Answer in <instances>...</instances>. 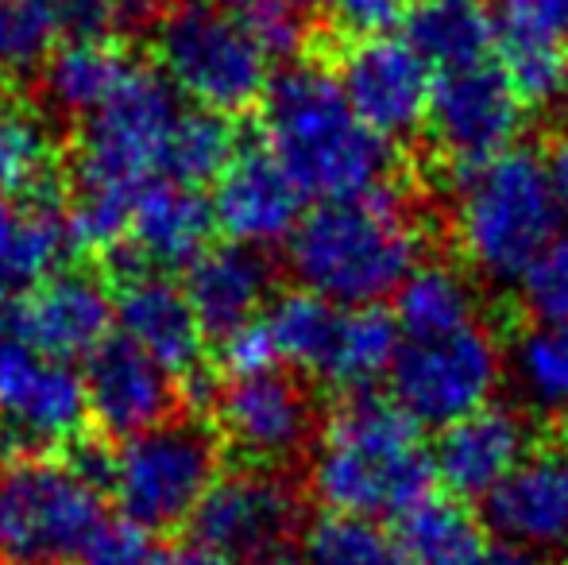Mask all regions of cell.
Masks as SVG:
<instances>
[{
	"label": "cell",
	"mask_w": 568,
	"mask_h": 565,
	"mask_svg": "<svg viewBox=\"0 0 568 565\" xmlns=\"http://www.w3.org/2000/svg\"><path fill=\"white\" fill-rule=\"evenodd\" d=\"M302 291L344 310L379 306L422 268V221L395 186L317 202L286 241Z\"/></svg>",
	"instance_id": "6da1fadb"
},
{
	"label": "cell",
	"mask_w": 568,
	"mask_h": 565,
	"mask_svg": "<svg viewBox=\"0 0 568 565\" xmlns=\"http://www.w3.org/2000/svg\"><path fill=\"white\" fill-rule=\"evenodd\" d=\"M263 148L314 202H341L390 186V143L379 140L322 62H294L260 101Z\"/></svg>",
	"instance_id": "7a4b0ae2"
},
{
	"label": "cell",
	"mask_w": 568,
	"mask_h": 565,
	"mask_svg": "<svg viewBox=\"0 0 568 565\" xmlns=\"http://www.w3.org/2000/svg\"><path fill=\"white\" fill-rule=\"evenodd\" d=\"M434 453L422 426L390 400L348 395L322 426L306 461V488L325 512L359 519H398L434 492Z\"/></svg>",
	"instance_id": "3957f363"
},
{
	"label": "cell",
	"mask_w": 568,
	"mask_h": 565,
	"mask_svg": "<svg viewBox=\"0 0 568 565\" xmlns=\"http://www.w3.org/2000/svg\"><path fill=\"white\" fill-rule=\"evenodd\" d=\"M546 159L510 148L468 171H453V233L464 264L484 283L523 286L561 236Z\"/></svg>",
	"instance_id": "277c9868"
},
{
	"label": "cell",
	"mask_w": 568,
	"mask_h": 565,
	"mask_svg": "<svg viewBox=\"0 0 568 565\" xmlns=\"http://www.w3.org/2000/svg\"><path fill=\"white\" fill-rule=\"evenodd\" d=\"M221 457L225 445L213 423L174 415L109 450V496L124 523L148 535H171L190 527L202 500L217 484Z\"/></svg>",
	"instance_id": "5b68a950"
},
{
	"label": "cell",
	"mask_w": 568,
	"mask_h": 565,
	"mask_svg": "<svg viewBox=\"0 0 568 565\" xmlns=\"http://www.w3.org/2000/svg\"><path fill=\"white\" fill-rule=\"evenodd\" d=\"M151 47L159 74L194 109L244 113L260 105L271 85V59L221 0H171L151 28Z\"/></svg>",
	"instance_id": "8992f818"
},
{
	"label": "cell",
	"mask_w": 568,
	"mask_h": 565,
	"mask_svg": "<svg viewBox=\"0 0 568 565\" xmlns=\"http://www.w3.org/2000/svg\"><path fill=\"white\" fill-rule=\"evenodd\" d=\"M105 523V492L67 457L0 465V565H82Z\"/></svg>",
	"instance_id": "52a82bcc"
},
{
	"label": "cell",
	"mask_w": 568,
	"mask_h": 565,
	"mask_svg": "<svg viewBox=\"0 0 568 565\" xmlns=\"http://www.w3.org/2000/svg\"><path fill=\"white\" fill-rule=\"evenodd\" d=\"M90 423L85 380L74 364L31 349L0 306V465L67 453Z\"/></svg>",
	"instance_id": "ba28073f"
},
{
	"label": "cell",
	"mask_w": 568,
	"mask_h": 565,
	"mask_svg": "<svg viewBox=\"0 0 568 565\" xmlns=\"http://www.w3.org/2000/svg\"><path fill=\"white\" fill-rule=\"evenodd\" d=\"M306 492L291 473L229 468L190 519V543L229 565H302Z\"/></svg>",
	"instance_id": "9c48e42d"
},
{
	"label": "cell",
	"mask_w": 568,
	"mask_h": 565,
	"mask_svg": "<svg viewBox=\"0 0 568 565\" xmlns=\"http://www.w3.org/2000/svg\"><path fill=\"white\" fill-rule=\"evenodd\" d=\"M507 372L491 325L471 322L442 337H403L387 372L390 403L418 426H453L487 407Z\"/></svg>",
	"instance_id": "30bf717a"
},
{
	"label": "cell",
	"mask_w": 568,
	"mask_h": 565,
	"mask_svg": "<svg viewBox=\"0 0 568 565\" xmlns=\"http://www.w3.org/2000/svg\"><path fill=\"white\" fill-rule=\"evenodd\" d=\"M210 411L221 445L244 468L291 473L294 465H306L322 437L314 392L291 369L229 376L213 387Z\"/></svg>",
	"instance_id": "8fae6325"
},
{
	"label": "cell",
	"mask_w": 568,
	"mask_h": 565,
	"mask_svg": "<svg viewBox=\"0 0 568 565\" xmlns=\"http://www.w3.org/2000/svg\"><path fill=\"white\" fill-rule=\"evenodd\" d=\"M337 82L356 117L379 140L398 143L426 132L434 70L406 36H359L337 59Z\"/></svg>",
	"instance_id": "7c38bea8"
},
{
	"label": "cell",
	"mask_w": 568,
	"mask_h": 565,
	"mask_svg": "<svg viewBox=\"0 0 568 565\" xmlns=\"http://www.w3.org/2000/svg\"><path fill=\"white\" fill-rule=\"evenodd\" d=\"M523 129L526 105L495 59L434 78L426 132L453 171H468L518 148L515 140L523 137Z\"/></svg>",
	"instance_id": "4fadbf2b"
},
{
	"label": "cell",
	"mask_w": 568,
	"mask_h": 565,
	"mask_svg": "<svg viewBox=\"0 0 568 565\" xmlns=\"http://www.w3.org/2000/svg\"><path fill=\"white\" fill-rule=\"evenodd\" d=\"M484 527L503 546L557 554L568 546V437L526 450L507 481L484 500Z\"/></svg>",
	"instance_id": "5bb4252c"
},
{
	"label": "cell",
	"mask_w": 568,
	"mask_h": 565,
	"mask_svg": "<svg viewBox=\"0 0 568 565\" xmlns=\"http://www.w3.org/2000/svg\"><path fill=\"white\" fill-rule=\"evenodd\" d=\"M12 322L31 349L74 364L90 361L109 341L116 302L101 275L62 268L39 286H31L20 302H12Z\"/></svg>",
	"instance_id": "9a60e30c"
},
{
	"label": "cell",
	"mask_w": 568,
	"mask_h": 565,
	"mask_svg": "<svg viewBox=\"0 0 568 565\" xmlns=\"http://www.w3.org/2000/svg\"><path fill=\"white\" fill-rule=\"evenodd\" d=\"M302 194L291 174L267 148H240L217 182H213V221L232 244L263 249L286 244L298 229Z\"/></svg>",
	"instance_id": "2e32d148"
},
{
	"label": "cell",
	"mask_w": 568,
	"mask_h": 565,
	"mask_svg": "<svg viewBox=\"0 0 568 565\" xmlns=\"http://www.w3.org/2000/svg\"><path fill=\"white\" fill-rule=\"evenodd\" d=\"M113 286L120 337L140 349L143 356H151L174 380L197 376L210 337H205L182 283H174L163 272H135Z\"/></svg>",
	"instance_id": "e0dca14e"
},
{
	"label": "cell",
	"mask_w": 568,
	"mask_h": 565,
	"mask_svg": "<svg viewBox=\"0 0 568 565\" xmlns=\"http://www.w3.org/2000/svg\"><path fill=\"white\" fill-rule=\"evenodd\" d=\"M82 380L90 423L113 442H128V437L174 418V403H179L174 376L135 345H128L124 337H109L85 361Z\"/></svg>",
	"instance_id": "ac0fdd59"
},
{
	"label": "cell",
	"mask_w": 568,
	"mask_h": 565,
	"mask_svg": "<svg viewBox=\"0 0 568 565\" xmlns=\"http://www.w3.org/2000/svg\"><path fill=\"white\" fill-rule=\"evenodd\" d=\"M186 291L205 337L221 341L255 325L275 302V264L263 249L247 244H210L194 264L186 268Z\"/></svg>",
	"instance_id": "d6986e66"
},
{
	"label": "cell",
	"mask_w": 568,
	"mask_h": 565,
	"mask_svg": "<svg viewBox=\"0 0 568 565\" xmlns=\"http://www.w3.org/2000/svg\"><path fill=\"white\" fill-rule=\"evenodd\" d=\"M530 450V426L515 407L487 403L476 415L445 426L437 434L434 453V476L449 488L456 500H479L484 504L507 473L526 457Z\"/></svg>",
	"instance_id": "ffe728a7"
},
{
	"label": "cell",
	"mask_w": 568,
	"mask_h": 565,
	"mask_svg": "<svg viewBox=\"0 0 568 565\" xmlns=\"http://www.w3.org/2000/svg\"><path fill=\"white\" fill-rule=\"evenodd\" d=\"M217 221L202 190L155 179L140 194L128 225V249L143 268L171 275L174 268H190L213 244Z\"/></svg>",
	"instance_id": "44dd1931"
},
{
	"label": "cell",
	"mask_w": 568,
	"mask_h": 565,
	"mask_svg": "<svg viewBox=\"0 0 568 565\" xmlns=\"http://www.w3.org/2000/svg\"><path fill=\"white\" fill-rule=\"evenodd\" d=\"M132 54L113 39H62L39 62V98H43L47 113L70 117V121H90L132 78Z\"/></svg>",
	"instance_id": "7402d4cb"
},
{
	"label": "cell",
	"mask_w": 568,
	"mask_h": 565,
	"mask_svg": "<svg viewBox=\"0 0 568 565\" xmlns=\"http://www.w3.org/2000/svg\"><path fill=\"white\" fill-rule=\"evenodd\" d=\"M0 194L23 205L59 198V137L51 117L0 85Z\"/></svg>",
	"instance_id": "603a6c76"
},
{
	"label": "cell",
	"mask_w": 568,
	"mask_h": 565,
	"mask_svg": "<svg viewBox=\"0 0 568 565\" xmlns=\"http://www.w3.org/2000/svg\"><path fill=\"white\" fill-rule=\"evenodd\" d=\"M406 43L429 62L434 74H449L491 62L499 28L476 0H418L406 12Z\"/></svg>",
	"instance_id": "cb8c5ba5"
},
{
	"label": "cell",
	"mask_w": 568,
	"mask_h": 565,
	"mask_svg": "<svg viewBox=\"0 0 568 565\" xmlns=\"http://www.w3.org/2000/svg\"><path fill=\"white\" fill-rule=\"evenodd\" d=\"M395 543L406 565H476L484 546V519L464 500L434 496L395 519Z\"/></svg>",
	"instance_id": "d4e9b609"
},
{
	"label": "cell",
	"mask_w": 568,
	"mask_h": 565,
	"mask_svg": "<svg viewBox=\"0 0 568 565\" xmlns=\"http://www.w3.org/2000/svg\"><path fill=\"white\" fill-rule=\"evenodd\" d=\"M344 306L317 299L310 291H286L275 294L267 314L260 317L263 333H267L271 349H275L278 369L306 372V376L322 380L325 364H329L333 349L341 337Z\"/></svg>",
	"instance_id": "484cf974"
},
{
	"label": "cell",
	"mask_w": 568,
	"mask_h": 565,
	"mask_svg": "<svg viewBox=\"0 0 568 565\" xmlns=\"http://www.w3.org/2000/svg\"><path fill=\"white\" fill-rule=\"evenodd\" d=\"M395 322L403 337H442L479 322L476 283L453 264H422L395 294Z\"/></svg>",
	"instance_id": "4316f807"
},
{
	"label": "cell",
	"mask_w": 568,
	"mask_h": 565,
	"mask_svg": "<svg viewBox=\"0 0 568 565\" xmlns=\"http://www.w3.org/2000/svg\"><path fill=\"white\" fill-rule=\"evenodd\" d=\"M398 345H403V330H398L395 314L379 306L344 310L337 349H333L322 380L329 387H341L344 395L372 392L375 380L390 372Z\"/></svg>",
	"instance_id": "83f0119b"
},
{
	"label": "cell",
	"mask_w": 568,
	"mask_h": 565,
	"mask_svg": "<svg viewBox=\"0 0 568 565\" xmlns=\"http://www.w3.org/2000/svg\"><path fill=\"white\" fill-rule=\"evenodd\" d=\"M240 151L236 129L229 117L210 113V109H182L171 137L163 143L159 159V179L179 182V186L202 190L205 182H217Z\"/></svg>",
	"instance_id": "f1b7e54d"
},
{
	"label": "cell",
	"mask_w": 568,
	"mask_h": 565,
	"mask_svg": "<svg viewBox=\"0 0 568 565\" xmlns=\"http://www.w3.org/2000/svg\"><path fill=\"white\" fill-rule=\"evenodd\" d=\"M510 380L530 411L568 423V325H534L507 356Z\"/></svg>",
	"instance_id": "f546056e"
},
{
	"label": "cell",
	"mask_w": 568,
	"mask_h": 565,
	"mask_svg": "<svg viewBox=\"0 0 568 565\" xmlns=\"http://www.w3.org/2000/svg\"><path fill=\"white\" fill-rule=\"evenodd\" d=\"M495 62H499L503 78L510 90L518 93L526 109H546L561 101L565 78H568V51L565 43L546 36H534L523 28H503L499 23V43H495Z\"/></svg>",
	"instance_id": "4dcf8cb0"
},
{
	"label": "cell",
	"mask_w": 568,
	"mask_h": 565,
	"mask_svg": "<svg viewBox=\"0 0 568 565\" xmlns=\"http://www.w3.org/2000/svg\"><path fill=\"white\" fill-rule=\"evenodd\" d=\"M302 565H406L395 531L359 515L325 512L310 519L302 538Z\"/></svg>",
	"instance_id": "1f68e13d"
},
{
	"label": "cell",
	"mask_w": 568,
	"mask_h": 565,
	"mask_svg": "<svg viewBox=\"0 0 568 565\" xmlns=\"http://www.w3.org/2000/svg\"><path fill=\"white\" fill-rule=\"evenodd\" d=\"M271 62H291L310 43V8L302 0H221Z\"/></svg>",
	"instance_id": "d6a6232c"
},
{
	"label": "cell",
	"mask_w": 568,
	"mask_h": 565,
	"mask_svg": "<svg viewBox=\"0 0 568 565\" xmlns=\"http://www.w3.org/2000/svg\"><path fill=\"white\" fill-rule=\"evenodd\" d=\"M523 302L538 325H568V236H557L523 280Z\"/></svg>",
	"instance_id": "836d02e7"
},
{
	"label": "cell",
	"mask_w": 568,
	"mask_h": 565,
	"mask_svg": "<svg viewBox=\"0 0 568 565\" xmlns=\"http://www.w3.org/2000/svg\"><path fill=\"white\" fill-rule=\"evenodd\" d=\"M51 28L23 0H0V78L39 67Z\"/></svg>",
	"instance_id": "e575fe53"
},
{
	"label": "cell",
	"mask_w": 568,
	"mask_h": 565,
	"mask_svg": "<svg viewBox=\"0 0 568 565\" xmlns=\"http://www.w3.org/2000/svg\"><path fill=\"white\" fill-rule=\"evenodd\" d=\"M314 16L329 20L352 36H383L390 23L406 16V0H302Z\"/></svg>",
	"instance_id": "d590c367"
},
{
	"label": "cell",
	"mask_w": 568,
	"mask_h": 565,
	"mask_svg": "<svg viewBox=\"0 0 568 565\" xmlns=\"http://www.w3.org/2000/svg\"><path fill=\"white\" fill-rule=\"evenodd\" d=\"M163 562V546L155 543V535L132 527V523H105L93 546L85 551L82 565H159Z\"/></svg>",
	"instance_id": "8d00e7d4"
},
{
	"label": "cell",
	"mask_w": 568,
	"mask_h": 565,
	"mask_svg": "<svg viewBox=\"0 0 568 565\" xmlns=\"http://www.w3.org/2000/svg\"><path fill=\"white\" fill-rule=\"evenodd\" d=\"M51 31H62L67 39L101 36L109 28L105 0H23Z\"/></svg>",
	"instance_id": "74e56055"
},
{
	"label": "cell",
	"mask_w": 568,
	"mask_h": 565,
	"mask_svg": "<svg viewBox=\"0 0 568 565\" xmlns=\"http://www.w3.org/2000/svg\"><path fill=\"white\" fill-rule=\"evenodd\" d=\"M499 12L503 28H523L568 43V0H499Z\"/></svg>",
	"instance_id": "f35d334b"
},
{
	"label": "cell",
	"mask_w": 568,
	"mask_h": 565,
	"mask_svg": "<svg viewBox=\"0 0 568 565\" xmlns=\"http://www.w3.org/2000/svg\"><path fill=\"white\" fill-rule=\"evenodd\" d=\"M171 8V0H105L109 28L120 36H135V31H151L159 16Z\"/></svg>",
	"instance_id": "ab89813d"
},
{
	"label": "cell",
	"mask_w": 568,
	"mask_h": 565,
	"mask_svg": "<svg viewBox=\"0 0 568 565\" xmlns=\"http://www.w3.org/2000/svg\"><path fill=\"white\" fill-rule=\"evenodd\" d=\"M546 171H549V182H554V198H557V205H561V218L568 221V132L554 143V151H549V159H546Z\"/></svg>",
	"instance_id": "60d3db41"
},
{
	"label": "cell",
	"mask_w": 568,
	"mask_h": 565,
	"mask_svg": "<svg viewBox=\"0 0 568 565\" xmlns=\"http://www.w3.org/2000/svg\"><path fill=\"white\" fill-rule=\"evenodd\" d=\"M159 565H229V562L197 543H179V546H163V562Z\"/></svg>",
	"instance_id": "b9f144b4"
},
{
	"label": "cell",
	"mask_w": 568,
	"mask_h": 565,
	"mask_svg": "<svg viewBox=\"0 0 568 565\" xmlns=\"http://www.w3.org/2000/svg\"><path fill=\"white\" fill-rule=\"evenodd\" d=\"M476 565H546V562H541L538 554L518 551V546H503V543H495V546H487V551L479 554Z\"/></svg>",
	"instance_id": "7bdbcfd3"
},
{
	"label": "cell",
	"mask_w": 568,
	"mask_h": 565,
	"mask_svg": "<svg viewBox=\"0 0 568 565\" xmlns=\"http://www.w3.org/2000/svg\"><path fill=\"white\" fill-rule=\"evenodd\" d=\"M16 221H20V205L12 198L0 194V260H4L8 244H12V233H16ZM4 294V291H0Z\"/></svg>",
	"instance_id": "ee69618b"
},
{
	"label": "cell",
	"mask_w": 568,
	"mask_h": 565,
	"mask_svg": "<svg viewBox=\"0 0 568 565\" xmlns=\"http://www.w3.org/2000/svg\"><path fill=\"white\" fill-rule=\"evenodd\" d=\"M561 105H565V113H568V78H565V93H561Z\"/></svg>",
	"instance_id": "f6af8a7d"
}]
</instances>
